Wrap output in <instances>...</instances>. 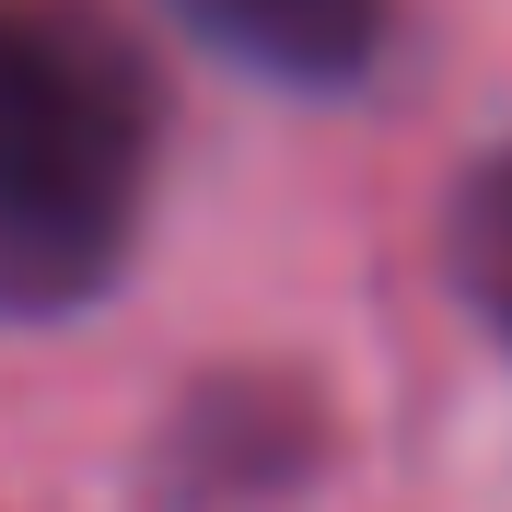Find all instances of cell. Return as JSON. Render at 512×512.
<instances>
[{
  "mask_svg": "<svg viewBox=\"0 0 512 512\" xmlns=\"http://www.w3.org/2000/svg\"><path fill=\"white\" fill-rule=\"evenodd\" d=\"M152 59L105 0H0V315H82L152 187Z\"/></svg>",
  "mask_w": 512,
  "mask_h": 512,
  "instance_id": "obj_1",
  "label": "cell"
},
{
  "mask_svg": "<svg viewBox=\"0 0 512 512\" xmlns=\"http://www.w3.org/2000/svg\"><path fill=\"white\" fill-rule=\"evenodd\" d=\"M443 268H454V291H466V315L512 350V140L466 163V187H454V210H443Z\"/></svg>",
  "mask_w": 512,
  "mask_h": 512,
  "instance_id": "obj_4",
  "label": "cell"
},
{
  "mask_svg": "<svg viewBox=\"0 0 512 512\" xmlns=\"http://www.w3.org/2000/svg\"><path fill=\"white\" fill-rule=\"evenodd\" d=\"M245 408H256V384H210V396L175 419L163 478H175V501H187V512H222V501H245V489H291V478H303V419L256 443Z\"/></svg>",
  "mask_w": 512,
  "mask_h": 512,
  "instance_id": "obj_3",
  "label": "cell"
},
{
  "mask_svg": "<svg viewBox=\"0 0 512 512\" xmlns=\"http://www.w3.org/2000/svg\"><path fill=\"white\" fill-rule=\"evenodd\" d=\"M163 12L233 70L291 82V94H338L384 59V0H163Z\"/></svg>",
  "mask_w": 512,
  "mask_h": 512,
  "instance_id": "obj_2",
  "label": "cell"
}]
</instances>
